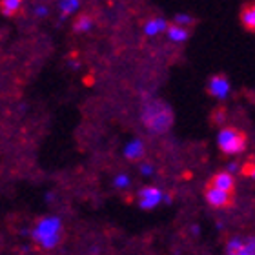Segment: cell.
<instances>
[{
    "label": "cell",
    "mask_w": 255,
    "mask_h": 255,
    "mask_svg": "<svg viewBox=\"0 0 255 255\" xmlns=\"http://www.w3.org/2000/svg\"><path fill=\"white\" fill-rule=\"evenodd\" d=\"M140 121L144 123L146 129L155 135H162L173 124V112L171 108L162 101H149L144 104Z\"/></svg>",
    "instance_id": "cell-1"
},
{
    "label": "cell",
    "mask_w": 255,
    "mask_h": 255,
    "mask_svg": "<svg viewBox=\"0 0 255 255\" xmlns=\"http://www.w3.org/2000/svg\"><path fill=\"white\" fill-rule=\"evenodd\" d=\"M60 219L59 217H44L38 219L37 226L33 228L31 237L35 243L42 246L44 250H53L55 246L62 241V234H60Z\"/></svg>",
    "instance_id": "cell-2"
},
{
    "label": "cell",
    "mask_w": 255,
    "mask_h": 255,
    "mask_svg": "<svg viewBox=\"0 0 255 255\" xmlns=\"http://www.w3.org/2000/svg\"><path fill=\"white\" fill-rule=\"evenodd\" d=\"M219 148L221 151L226 155H235L241 153L246 149V144H248V137H246L245 131H241L237 128H223L221 133H219Z\"/></svg>",
    "instance_id": "cell-3"
},
{
    "label": "cell",
    "mask_w": 255,
    "mask_h": 255,
    "mask_svg": "<svg viewBox=\"0 0 255 255\" xmlns=\"http://www.w3.org/2000/svg\"><path fill=\"white\" fill-rule=\"evenodd\" d=\"M204 197H206L208 204L213 208H230L234 204V193L217 190V188H212V186H206Z\"/></svg>",
    "instance_id": "cell-4"
},
{
    "label": "cell",
    "mask_w": 255,
    "mask_h": 255,
    "mask_svg": "<svg viewBox=\"0 0 255 255\" xmlns=\"http://www.w3.org/2000/svg\"><path fill=\"white\" fill-rule=\"evenodd\" d=\"M138 204L142 210H153L160 201H162V191L159 188H153V186H146L142 190L138 191Z\"/></svg>",
    "instance_id": "cell-5"
},
{
    "label": "cell",
    "mask_w": 255,
    "mask_h": 255,
    "mask_svg": "<svg viewBox=\"0 0 255 255\" xmlns=\"http://www.w3.org/2000/svg\"><path fill=\"white\" fill-rule=\"evenodd\" d=\"M206 186H212V188H217V190L234 193L235 191V179H234L232 173H228V171H219V173H215V175L210 177V181H208Z\"/></svg>",
    "instance_id": "cell-6"
},
{
    "label": "cell",
    "mask_w": 255,
    "mask_h": 255,
    "mask_svg": "<svg viewBox=\"0 0 255 255\" xmlns=\"http://www.w3.org/2000/svg\"><path fill=\"white\" fill-rule=\"evenodd\" d=\"M230 91V82L224 75H213L208 82V93L217 99H224Z\"/></svg>",
    "instance_id": "cell-7"
},
{
    "label": "cell",
    "mask_w": 255,
    "mask_h": 255,
    "mask_svg": "<svg viewBox=\"0 0 255 255\" xmlns=\"http://www.w3.org/2000/svg\"><path fill=\"white\" fill-rule=\"evenodd\" d=\"M124 157L131 162H137L144 157V144L140 140H133L131 144H128L124 149Z\"/></svg>",
    "instance_id": "cell-8"
},
{
    "label": "cell",
    "mask_w": 255,
    "mask_h": 255,
    "mask_svg": "<svg viewBox=\"0 0 255 255\" xmlns=\"http://www.w3.org/2000/svg\"><path fill=\"white\" fill-rule=\"evenodd\" d=\"M241 22L248 31L255 33V4H246L241 11Z\"/></svg>",
    "instance_id": "cell-9"
},
{
    "label": "cell",
    "mask_w": 255,
    "mask_h": 255,
    "mask_svg": "<svg viewBox=\"0 0 255 255\" xmlns=\"http://www.w3.org/2000/svg\"><path fill=\"white\" fill-rule=\"evenodd\" d=\"M168 26L170 24H166L162 18H153V20H149L146 26H144V33L148 35V37H153V35H157V33L160 31H168Z\"/></svg>",
    "instance_id": "cell-10"
},
{
    "label": "cell",
    "mask_w": 255,
    "mask_h": 255,
    "mask_svg": "<svg viewBox=\"0 0 255 255\" xmlns=\"http://www.w3.org/2000/svg\"><path fill=\"white\" fill-rule=\"evenodd\" d=\"M168 35H170V38L173 42H184L190 37V31H188L186 27L177 26V24H170L168 26Z\"/></svg>",
    "instance_id": "cell-11"
},
{
    "label": "cell",
    "mask_w": 255,
    "mask_h": 255,
    "mask_svg": "<svg viewBox=\"0 0 255 255\" xmlns=\"http://www.w3.org/2000/svg\"><path fill=\"white\" fill-rule=\"evenodd\" d=\"M20 2L18 0H4L2 2V15L4 16H15L20 11Z\"/></svg>",
    "instance_id": "cell-12"
},
{
    "label": "cell",
    "mask_w": 255,
    "mask_h": 255,
    "mask_svg": "<svg viewBox=\"0 0 255 255\" xmlns=\"http://www.w3.org/2000/svg\"><path fill=\"white\" fill-rule=\"evenodd\" d=\"M91 24H93V20H91L88 15H82L77 18V22L73 24V29L75 31H90Z\"/></svg>",
    "instance_id": "cell-13"
},
{
    "label": "cell",
    "mask_w": 255,
    "mask_h": 255,
    "mask_svg": "<svg viewBox=\"0 0 255 255\" xmlns=\"http://www.w3.org/2000/svg\"><path fill=\"white\" fill-rule=\"evenodd\" d=\"M243 246H245V243H243L239 237H234V239L228 241V245H226V252H228V255H235L241 248H243Z\"/></svg>",
    "instance_id": "cell-14"
},
{
    "label": "cell",
    "mask_w": 255,
    "mask_h": 255,
    "mask_svg": "<svg viewBox=\"0 0 255 255\" xmlns=\"http://www.w3.org/2000/svg\"><path fill=\"white\" fill-rule=\"evenodd\" d=\"M235 255H255V237H250Z\"/></svg>",
    "instance_id": "cell-15"
},
{
    "label": "cell",
    "mask_w": 255,
    "mask_h": 255,
    "mask_svg": "<svg viewBox=\"0 0 255 255\" xmlns=\"http://www.w3.org/2000/svg\"><path fill=\"white\" fill-rule=\"evenodd\" d=\"M60 7H62V15L68 16L69 13H73L75 9H79V2H77V0H71V2H62V4H60Z\"/></svg>",
    "instance_id": "cell-16"
},
{
    "label": "cell",
    "mask_w": 255,
    "mask_h": 255,
    "mask_svg": "<svg viewBox=\"0 0 255 255\" xmlns=\"http://www.w3.org/2000/svg\"><path fill=\"white\" fill-rule=\"evenodd\" d=\"M243 173H245V175H248V177H254V179H255V162H254V159H252L250 162H246V166L243 168Z\"/></svg>",
    "instance_id": "cell-17"
},
{
    "label": "cell",
    "mask_w": 255,
    "mask_h": 255,
    "mask_svg": "<svg viewBox=\"0 0 255 255\" xmlns=\"http://www.w3.org/2000/svg\"><path fill=\"white\" fill-rule=\"evenodd\" d=\"M177 26H184V24H193V18L190 15H177L175 16Z\"/></svg>",
    "instance_id": "cell-18"
},
{
    "label": "cell",
    "mask_w": 255,
    "mask_h": 255,
    "mask_svg": "<svg viewBox=\"0 0 255 255\" xmlns=\"http://www.w3.org/2000/svg\"><path fill=\"white\" fill-rule=\"evenodd\" d=\"M113 184H115L117 188H128V186H129V179H128L126 175H119Z\"/></svg>",
    "instance_id": "cell-19"
},
{
    "label": "cell",
    "mask_w": 255,
    "mask_h": 255,
    "mask_svg": "<svg viewBox=\"0 0 255 255\" xmlns=\"http://www.w3.org/2000/svg\"><path fill=\"white\" fill-rule=\"evenodd\" d=\"M224 119H226V113H224V110H217V112H215L212 115V121L215 124H221L224 121Z\"/></svg>",
    "instance_id": "cell-20"
},
{
    "label": "cell",
    "mask_w": 255,
    "mask_h": 255,
    "mask_svg": "<svg viewBox=\"0 0 255 255\" xmlns=\"http://www.w3.org/2000/svg\"><path fill=\"white\" fill-rule=\"evenodd\" d=\"M140 171H142V175H151V173H153V168L149 164H142L140 166Z\"/></svg>",
    "instance_id": "cell-21"
},
{
    "label": "cell",
    "mask_w": 255,
    "mask_h": 255,
    "mask_svg": "<svg viewBox=\"0 0 255 255\" xmlns=\"http://www.w3.org/2000/svg\"><path fill=\"white\" fill-rule=\"evenodd\" d=\"M37 15H38V16L48 15V9H46V7H37Z\"/></svg>",
    "instance_id": "cell-22"
},
{
    "label": "cell",
    "mask_w": 255,
    "mask_h": 255,
    "mask_svg": "<svg viewBox=\"0 0 255 255\" xmlns=\"http://www.w3.org/2000/svg\"><path fill=\"white\" fill-rule=\"evenodd\" d=\"M237 168H239V164H230V168H228V173H234V171H237Z\"/></svg>",
    "instance_id": "cell-23"
}]
</instances>
